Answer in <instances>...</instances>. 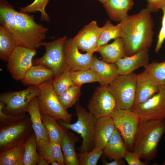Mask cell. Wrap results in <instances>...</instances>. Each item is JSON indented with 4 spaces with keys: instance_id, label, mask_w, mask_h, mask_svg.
<instances>
[{
    "instance_id": "f546056e",
    "label": "cell",
    "mask_w": 165,
    "mask_h": 165,
    "mask_svg": "<svg viewBox=\"0 0 165 165\" xmlns=\"http://www.w3.org/2000/svg\"><path fill=\"white\" fill-rule=\"evenodd\" d=\"M70 75L74 84L77 85L95 82H98L101 85L102 83L101 77L90 68L70 71Z\"/></svg>"
},
{
    "instance_id": "f35d334b",
    "label": "cell",
    "mask_w": 165,
    "mask_h": 165,
    "mask_svg": "<svg viewBox=\"0 0 165 165\" xmlns=\"http://www.w3.org/2000/svg\"><path fill=\"white\" fill-rule=\"evenodd\" d=\"M129 165H147L148 161H141L138 155L135 152L127 150L123 158Z\"/></svg>"
},
{
    "instance_id": "bcb514c9",
    "label": "cell",
    "mask_w": 165,
    "mask_h": 165,
    "mask_svg": "<svg viewBox=\"0 0 165 165\" xmlns=\"http://www.w3.org/2000/svg\"><path fill=\"white\" fill-rule=\"evenodd\" d=\"M162 165H165V160L164 161Z\"/></svg>"
},
{
    "instance_id": "8fae6325",
    "label": "cell",
    "mask_w": 165,
    "mask_h": 165,
    "mask_svg": "<svg viewBox=\"0 0 165 165\" xmlns=\"http://www.w3.org/2000/svg\"><path fill=\"white\" fill-rule=\"evenodd\" d=\"M35 48H29L19 45L8 58L7 68L14 79L21 80L27 71L33 65V58L36 54Z\"/></svg>"
},
{
    "instance_id": "8992f818",
    "label": "cell",
    "mask_w": 165,
    "mask_h": 165,
    "mask_svg": "<svg viewBox=\"0 0 165 165\" xmlns=\"http://www.w3.org/2000/svg\"><path fill=\"white\" fill-rule=\"evenodd\" d=\"M137 74L119 75L107 86L115 98L116 109H130L134 101Z\"/></svg>"
},
{
    "instance_id": "5bb4252c",
    "label": "cell",
    "mask_w": 165,
    "mask_h": 165,
    "mask_svg": "<svg viewBox=\"0 0 165 165\" xmlns=\"http://www.w3.org/2000/svg\"><path fill=\"white\" fill-rule=\"evenodd\" d=\"M79 50L72 38L67 39L64 50L67 69L70 71L90 68L93 53L86 52L82 54L79 52Z\"/></svg>"
},
{
    "instance_id": "4fadbf2b",
    "label": "cell",
    "mask_w": 165,
    "mask_h": 165,
    "mask_svg": "<svg viewBox=\"0 0 165 165\" xmlns=\"http://www.w3.org/2000/svg\"><path fill=\"white\" fill-rule=\"evenodd\" d=\"M131 109L141 120H165V87H160L159 91L150 98Z\"/></svg>"
},
{
    "instance_id": "b9f144b4",
    "label": "cell",
    "mask_w": 165,
    "mask_h": 165,
    "mask_svg": "<svg viewBox=\"0 0 165 165\" xmlns=\"http://www.w3.org/2000/svg\"><path fill=\"white\" fill-rule=\"evenodd\" d=\"M161 10L163 12V16L162 18L161 28L165 29V6H164Z\"/></svg>"
},
{
    "instance_id": "484cf974",
    "label": "cell",
    "mask_w": 165,
    "mask_h": 165,
    "mask_svg": "<svg viewBox=\"0 0 165 165\" xmlns=\"http://www.w3.org/2000/svg\"><path fill=\"white\" fill-rule=\"evenodd\" d=\"M79 141L78 137L68 130H66L61 142L65 165H79L75 148L76 144Z\"/></svg>"
},
{
    "instance_id": "e0dca14e",
    "label": "cell",
    "mask_w": 165,
    "mask_h": 165,
    "mask_svg": "<svg viewBox=\"0 0 165 165\" xmlns=\"http://www.w3.org/2000/svg\"><path fill=\"white\" fill-rule=\"evenodd\" d=\"M149 49L141 51L130 56H126L118 60L116 64L119 75H126L132 73L140 67L146 68L148 64Z\"/></svg>"
},
{
    "instance_id": "5b68a950",
    "label": "cell",
    "mask_w": 165,
    "mask_h": 165,
    "mask_svg": "<svg viewBox=\"0 0 165 165\" xmlns=\"http://www.w3.org/2000/svg\"><path fill=\"white\" fill-rule=\"evenodd\" d=\"M53 79L38 86L40 89L37 96L40 113L41 115L50 116L57 120H61L70 123L72 115L68 113L59 102L53 89Z\"/></svg>"
},
{
    "instance_id": "4dcf8cb0",
    "label": "cell",
    "mask_w": 165,
    "mask_h": 165,
    "mask_svg": "<svg viewBox=\"0 0 165 165\" xmlns=\"http://www.w3.org/2000/svg\"><path fill=\"white\" fill-rule=\"evenodd\" d=\"M102 31L97 42L98 48L107 44L112 39L120 38L121 33V25L120 22L114 25L109 20H107L102 27Z\"/></svg>"
},
{
    "instance_id": "83f0119b",
    "label": "cell",
    "mask_w": 165,
    "mask_h": 165,
    "mask_svg": "<svg viewBox=\"0 0 165 165\" xmlns=\"http://www.w3.org/2000/svg\"><path fill=\"white\" fill-rule=\"evenodd\" d=\"M41 116L42 120L47 131L50 142L61 143L67 129L51 116L47 115Z\"/></svg>"
},
{
    "instance_id": "7402d4cb",
    "label": "cell",
    "mask_w": 165,
    "mask_h": 165,
    "mask_svg": "<svg viewBox=\"0 0 165 165\" xmlns=\"http://www.w3.org/2000/svg\"><path fill=\"white\" fill-rule=\"evenodd\" d=\"M134 4L133 0H106L103 5L110 20L120 22L128 15Z\"/></svg>"
},
{
    "instance_id": "9a60e30c",
    "label": "cell",
    "mask_w": 165,
    "mask_h": 165,
    "mask_svg": "<svg viewBox=\"0 0 165 165\" xmlns=\"http://www.w3.org/2000/svg\"><path fill=\"white\" fill-rule=\"evenodd\" d=\"M102 29L95 21H93L80 30L72 40L79 49L93 53L97 49V42Z\"/></svg>"
},
{
    "instance_id": "d6a6232c",
    "label": "cell",
    "mask_w": 165,
    "mask_h": 165,
    "mask_svg": "<svg viewBox=\"0 0 165 165\" xmlns=\"http://www.w3.org/2000/svg\"><path fill=\"white\" fill-rule=\"evenodd\" d=\"M81 86L74 85L57 96L59 102L65 109L71 108L79 100L81 95Z\"/></svg>"
},
{
    "instance_id": "60d3db41",
    "label": "cell",
    "mask_w": 165,
    "mask_h": 165,
    "mask_svg": "<svg viewBox=\"0 0 165 165\" xmlns=\"http://www.w3.org/2000/svg\"><path fill=\"white\" fill-rule=\"evenodd\" d=\"M102 164L103 165H123L125 164L122 159L120 160H114L113 161L108 162L105 160L104 157L102 159Z\"/></svg>"
},
{
    "instance_id": "f1b7e54d",
    "label": "cell",
    "mask_w": 165,
    "mask_h": 165,
    "mask_svg": "<svg viewBox=\"0 0 165 165\" xmlns=\"http://www.w3.org/2000/svg\"><path fill=\"white\" fill-rule=\"evenodd\" d=\"M37 144L36 137L34 132L23 145L24 148L23 165H37L40 155L37 150Z\"/></svg>"
},
{
    "instance_id": "603a6c76",
    "label": "cell",
    "mask_w": 165,
    "mask_h": 165,
    "mask_svg": "<svg viewBox=\"0 0 165 165\" xmlns=\"http://www.w3.org/2000/svg\"><path fill=\"white\" fill-rule=\"evenodd\" d=\"M127 149L122 136L116 128L103 149V154L110 160H121Z\"/></svg>"
},
{
    "instance_id": "ac0fdd59",
    "label": "cell",
    "mask_w": 165,
    "mask_h": 165,
    "mask_svg": "<svg viewBox=\"0 0 165 165\" xmlns=\"http://www.w3.org/2000/svg\"><path fill=\"white\" fill-rule=\"evenodd\" d=\"M116 128L111 116L97 119L94 134V147L103 150Z\"/></svg>"
},
{
    "instance_id": "4316f807",
    "label": "cell",
    "mask_w": 165,
    "mask_h": 165,
    "mask_svg": "<svg viewBox=\"0 0 165 165\" xmlns=\"http://www.w3.org/2000/svg\"><path fill=\"white\" fill-rule=\"evenodd\" d=\"M19 45V43L16 38L0 25V59L7 62L10 55Z\"/></svg>"
},
{
    "instance_id": "d6986e66",
    "label": "cell",
    "mask_w": 165,
    "mask_h": 165,
    "mask_svg": "<svg viewBox=\"0 0 165 165\" xmlns=\"http://www.w3.org/2000/svg\"><path fill=\"white\" fill-rule=\"evenodd\" d=\"M90 68L101 77L102 80L101 86H108L119 75L115 63H109L99 60L96 55L93 56Z\"/></svg>"
},
{
    "instance_id": "ab89813d",
    "label": "cell",
    "mask_w": 165,
    "mask_h": 165,
    "mask_svg": "<svg viewBox=\"0 0 165 165\" xmlns=\"http://www.w3.org/2000/svg\"><path fill=\"white\" fill-rule=\"evenodd\" d=\"M146 8L151 12H156L165 6V0H146Z\"/></svg>"
},
{
    "instance_id": "1f68e13d",
    "label": "cell",
    "mask_w": 165,
    "mask_h": 165,
    "mask_svg": "<svg viewBox=\"0 0 165 165\" xmlns=\"http://www.w3.org/2000/svg\"><path fill=\"white\" fill-rule=\"evenodd\" d=\"M23 145L13 147L0 152V165H15L23 158Z\"/></svg>"
},
{
    "instance_id": "3957f363",
    "label": "cell",
    "mask_w": 165,
    "mask_h": 165,
    "mask_svg": "<svg viewBox=\"0 0 165 165\" xmlns=\"http://www.w3.org/2000/svg\"><path fill=\"white\" fill-rule=\"evenodd\" d=\"M14 14L20 37V45L36 49L42 46L48 29L36 23L33 15L16 10Z\"/></svg>"
},
{
    "instance_id": "30bf717a",
    "label": "cell",
    "mask_w": 165,
    "mask_h": 165,
    "mask_svg": "<svg viewBox=\"0 0 165 165\" xmlns=\"http://www.w3.org/2000/svg\"><path fill=\"white\" fill-rule=\"evenodd\" d=\"M34 132L29 116L12 125L0 128V152L23 145Z\"/></svg>"
},
{
    "instance_id": "d4e9b609",
    "label": "cell",
    "mask_w": 165,
    "mask_h": 165,
    "mask_svg": "<svg viewBox=\"0 0 165 165\" xmlns=\"http://www.w3.org/2000/svg\"><path fill=\"white\" fill-rule=\"evenodd\" d=\"M102 60L109 63H115L119 59L126 57L123 42L120 38L114 39L112 43L101 46L97 51Z\"/></svg>"
},
{
    "instance_id": "74e56055",
    "label": "cell",
    "mask_w": 165,
    "mask_h": 165,
    "mask_svg": "<svg viewBox=\"0 0 165 165\" xmlns=\"http://www.w3.org/2000/svg\"><path fill=\"white\" fill-rule=\"evenodd\" d=\"M4 106V104L0 102V128L12 125L28 117L26 114L20 116L6 114L2 111Z\"/></svg>"
},
{
    "instance_id": "f6af8a7d",
    "label": "cell",
    "mask_w": 165,
    "mask_h": 165,
    "mask_svg": "<svg viewBox=\"0 0 165 165\" xmlns=\"http://www.w3.org/2000/svg\"><path fill=\"white\" fill-rule=\"evenodd\" d=\"M104 5L105 3L106 0H98Z\"/></svg>"
},
{
    "instance_id": "ee69618b",
    "label": "cell",
    "mask_w": 165,
    "mask_h": 165,
    "mask_svg": "<svg viewBox=\"0 0 165 165\" xmlns=\"http://www.w3.org/2000/svg\"><path fill=\"white\" fill-rule=\"evenodd\" d=\"M50 164L52 165H60L58 162L55 160H53L51 162Z\"/></svg>"
},
{
    "instance_id": "9c48e42d",
    "label": "cell",
    "mask_w": 165,
    "mask_h": 165,
    "mask_svg": "<svg viewBox=\"0 0 165 165\" xmlns=\"http://www.w3.org/2000/svg\"><path fill=\"white\" fill-rule=\"evenodd\" d=\"M111 117L127 148L132 151L140 121L139 116L131 109H116Z\"/></svg>"
},
{
    "instance_id": "52a82bcc",
    "label": "cell",
    "mask_w": 165,
    "mask_h": 165,
    "mask_svg": "<svg viewBox=\"0 0 165 165\" xmlns=\"http://www.w3.org/2000/svg\"><path fill=\"white\" fill-rule=\"evenodd\" d=\"M40 91L38 86L30 85L21 91L1 93L0 102L4 105L3 112L6 114L14 116L25 115L29 102L38 96Z\"/></svg>"
},
{
    "instance_id": "44dd1931",
    "label": "cell",
    "mask_w": 165,
    "mask_h": 165,
    "mask_svg": "<svg viewBox=\"0 0 165 165\" xmlns=\"http://www.w3.org/2000/svg\"><path fill=\"white\" fill-rule=\"evenodd\" d=\"M54 76L53 71L43 65H33L27 72L21 80L24 85L38 86L53 79Z\"/></svg>"
},
{
    "instance_id": "ba28073f",
    "label": "cell",
    "mask_w": 165,
    "mask_h": 165,
    "mask_svg": "<svg viewBox=\"0 0 165 165\" xmlns=\"http://www.w3.org/2000/svg\"><path fill=\"white\" fill-rule=\"evenodd\" d=\"M67 39L65 35L51 42L44 41L42 46L45 48V53L42 57L33 59V65H43L50 68L54 76L67 70L64 50Z\"/></svg>"
},
{
    "instance_id": "d590c367",
    "label": "cell",
    "mask_w": 165,
    "mask_h": 165,
    "mask_svg": "<svg viewBox=\"0 0 165 165\" xmlns=\"http://www.w3.org/2000/svg\"><path fill=\"white\" fill-rule=\"evenodd\" d=\"M50 0H35L34 2L25 7L20 8V11L25 13H34L40 11L41 16L40 20L48 22L50 18L46 12L45 7Z\"/></svg>"
},
{
    "instance_id": "6da1fadb",
    "label": "cell",
    "mask_w": 165,
    "mask_h": 165,
    "mask_svg": "<svg viewBox=\"0 0 165 165\" xmlns=\"http://www.w3.org/2000/svg\"><path fill=\"white\" fill-rule=\"evenodd\" d=\"M120 22V38L123 42L126 56L150 48L153 41L154 22L148 9H143L138 13L128 15Z\"/></svg>"
},
{
    "instance_id": "7c38bea8",
    "label": "cell",
    "mask_w": 165,
    "mask_h": 165,
    "mask_svg": "<svg viewBox=\"0 0 165 165\" xmlns=\"http://www.w3.org/2000/svg\"><path fill=\"white\" fill-rule=\"evenodd\" d=\"M115 98L108 90L107 86L97 87L88 105L89 112L97 120L111 116L116 108Z\"/></svg>"
},
{
    "instance_id": "ffe728a7",
    "label": "cell",
    "mask_w": 165,
    "mask_h": 165,
    "mask_svg": "<svg viewBox=\"0 0 165 165\" xmlns=\"http://www.w3.org/2000/svg\"><path fill=\"white\" fill-rule=\"evenodd\" d=\"M26 112L30 115L32 127L36 137L37 142L43 141H50L47 131L42 120L37 97L33 98L30 101Z\"/></svg>"
},
{
    "instance_id": "7bdbcfd3",
    "label": "cell",
    "mask_w": 165,
    "mask_h": 165,
    "mask_svg": "<svg viewBox=\"0 0 165 165\" xmlns=\"http://www.w3.org/2000/svg\"><path fill=\"white\" fill-rule=\"evenodd\" d=\"M38 165H49L46 160L40 156V157L37 164Z\"/></svg>"
},
{
    "instance_id": "8d00e7d4",
    "label": "cell",
    "mask_w": 165,
    "mask_h": 165,
    "mask_svg": "<svg viewBox=\"0 0 165 165\" xmlns=\"http://www.w3.org/2000/svg\"><path fill=\"white\" fill-rule=\"evenodd\" d=\"M103 153V150L96 147L89 152L81 151L77 154L79 165H96Z\"/></svg>"
},
{
    "instance_id": "277c9868",
    "label": "cell",
    "mask_w": 165,
    "mask_h": 165,
    "mask_svg": "<svg viewBox=\"0 0 165 165\" xmlns=\"http://www.w3.org/2000/svg\"><path fill=\"white\" fill-rule=\"evenodd\" d=\"M75 108L77 117L75 123L71 124L61 120L57 121L66 129L80 134L82 141L79 150L82 152H89L94 147V134L97 119L81 105L79 100L76 103Z\"/></svg>"
},
{
    "instance_id": "7a4b0ae2",
    "label": "cell",
    "mask_w": 165,
    "mask_h": 165,
    "mask_svg": "<svg viewBox=\"0 0 165 165\" xmlns=\"http://www.w3.org/2000/svg\"><path fill=\"white\" fill-rule=\"evenodd\" d=\"M165 133V120L140 121L132 151L140 159L149 161L157 157L158 147Z\"/></svg>"
},
{
    "instance_id": "cb8c5ba5",
    "label": "cell",
    "mask_w": 165,
    "mask_h": 165,
    "mask_svg": "<svg viewBox=\"0 0 165 165\" xmlns=\"http://www.w3.org/2000/svg\"><path fill=\"white\" fill-rule=\"evenodd\" d=\"M37 143V150L40 156L46 160L49 164L55 160L60 165H65L60 143L47 141Z\"/></svg>"
},
{
    "instance_id": "e575fe53",
    "label": "cell",
    "mask_w": 165,
    "mask_h": 165,
    "mask_svg": "<svg viewBox=\"0 0 165 165\" xmlns=\"http://www.w3.org/2000/svg\"><path fill=\"white\" fill-rule=\"evenodd\" d=\"M160 87H165V61H154L149 63L145 68Z\"/></svg>"
},
{
    "instance_id": "836d02e7",
    "label": "cell",
    "mask_w": 165,
    "mask_h": 165,
    "mask_svg": "<svg viewBox=\"0 0 165 165\" xmlns=\"http://www.w3.org/2000/svg\"><path fill=\"white\" fill-rule=\"evenodd\" d=\"M74 84L70 75V71L67 70L52 80L54 90L57 96L61 94Z\"/></svg>"
},
{
    "instance_id": "2e32d148",
    "label": "cell",
    "mask_w": 165,
    "mask_h": 165,
    "mask_svg": "<svg viewBox=\"0 0 165 165\" xmlns=\"http://www.w3.org/2000/svg\"><path fill=\"white\" fill-rule=\"evenodd\" d=\"M160 87L145 71L137 74L134 105L142 103L159 90Z\"/></svg>"
}]
</instances>
